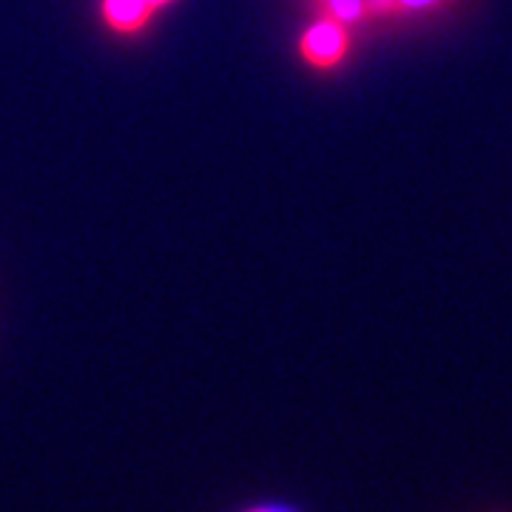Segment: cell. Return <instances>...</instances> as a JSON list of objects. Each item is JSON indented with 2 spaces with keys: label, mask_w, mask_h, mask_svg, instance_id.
<instances>
[{
  "label": "cell",
  "mask_w": 512,
  "mask_h": 512,
  "mask_svg": "<svg viewBox=\"0 0 512 512\" xmlns=\"http://www.w3.org/2000/svg\"><path fill=\"white\" fill-rule=\"evenodd\" d=\"M350 52L348 26L330 18H319L299 37V55L313 69H336Z\"/></svg>",
  "instance_id": "6da1fadb"
},
{
  "label": "cell",
  "mask_w": 512,
  "mask_h": 512,
  "mask_svg": "<svg viewBox=\"0 0 512 512\" xmlns=\"http://www.w3.org/2000/svg\"><path fill=\"white\" fill-rule=\"evenodd\" d=\"M154 12L157 9L148 0H100V15L106 20V26L120 35L143 32L154 18Z\"/></svg>",
  "instance_id": "7a4b0ae2"
},
{
  "label": "cell",
  "mask_w": 512,
  "mask_h": 512,
  "mask_svg": "<svg viewBox=\"0 0 512 512\" xmlns=\"http://www.w3.org/2000/svg\"><path fill=\"white\" fill-rule=\"evenodd\" d=\"M237 512H302L299 507H293L288 501H254V504H245Z\"/></svg>",
  "instance_id": "5b68a950"
},
{
  "label": "cell",
  "mask_w": 512,
  "mask_h": 512,
  "mask_svg": "<svg viewBox=\"0 0 512 512\" xmlns=\"http://www.w3.org/2000/svg\"><path fill=\"white\" fill-rule=\"evenodd\" d=\"M370 18H404V15H430L453 6L456 0H365Z\"/></svg>",
  "instance_id": "3957f363"
},
{
  "label": "cell",
  "mask_w": 512,
  "mask_h": 512,
  "mask_svg": "<svg viewBox=\"0 0 512 512\" xmlns=\"http://www.w3.org/2000/svg\"><path fill=\"white\" fill-rule=\"evenodd\" d=\"M316 6L322 9V18L336 20V23H342L348 29L356 26V23L370 20L365 0H316Z\"/></svg>",
  "instance_id": "277c9868"
},
{
  "label": "cell",
  "mask_w": 512,
  "mask_h": 512,
  "mask_svg": "<svg viewBox=\"0 0 512 512\" xmlns=\"http://www.w3.org/2000/svg\"><path fill=\"white\" fill-rule=\"evenodd\" d=\"M154 9H163V6H168V3H174V0H148Z\"/></svg>",
  "instance_id": "8992f818"
}]
</instances>
